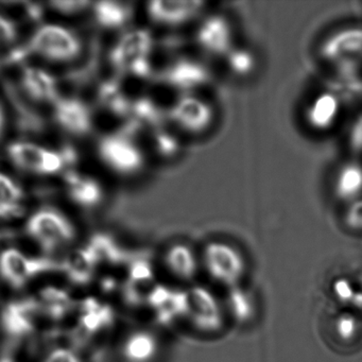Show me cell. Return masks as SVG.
I'll use <instances>...</instances> for the list:
<instances>
[{"label":"cell","mask_w":362,"mask_h":362,"mask_svg":"<svg viewBox=\"0 0 362 362\" xmlns=\"http://www.w3.org/2000/svg\"><path fill=\"white\" fill-rule=\"evenodd\" d=\"M93 11L97 22L103 28H120L129 20V10L126 6L114 1H100L95 4Z\"/></svg>","instance_id":"obj_24"},{"label":"cell","mask_w":362,"mask_h":362,"mask_svg":"<svg viewBox=\"0 0 362 362\" xmlns=\"http://www.w3.org/2000/svg\"><path fill=\"white\" fill-rule=\"evenodd\" d=\"M153 37L146 29H134L122 35L112 48L110 60L118 71L146 78L151 74L150 56Z\"/></svg>","instance_id":"obj_4"},{"label":"cell","mask_w":362,"mask_h":362,"mask_svg":"<svg viewBox=\"0 0 362 362\" xmlns=\"http://www.w3.org/2000/svg\"><path fill=\"white\" fill-rule=\"evenodd\" d=\"M188 315L194 328L205 334L219 332L224 324L223 309L217 296L204 286L188 291Z\"/></svg>","instance_id":"obj_11"},{"label":"cell","mask_w":362,"mask_h":362,"mask_svg":"<svg viewBox=\"0 0 362 362\" xmlns=\"http://www.w3.org/2000/svg\"><path fill=\"white\" fill-rule=\"evenodd\" d=\"M167 119L182 132L200 135L211 128L215 111L209 101L196 94H181L167 109Z\"/></svg>","instance_id":"obj_8"},{"label":"cell","mask_w":362,"mask_h":362,"mask_svg":"<svg viewBox=\"0 0 362 362\" xmlns=\"http://www.w3.org/2000/svg\"><path fill=\"white\" fill-rule=\"evenodd\" d=\"M26 207V192L7 173L0 171V222L7 223L20 219Z\"/></svg>","instance_id":"obj_19"},{"label":"cell","mask_w":362,"mask_h":362,"mask_svg":"<svg viewBox=\"0 0 362 362\" xmlns=\"http://www.w3.org/2000/svg\"><path fill=\"white\" fill-rule=\"evenodd\" d=\"M206 4L197 0H156L148 4V16L154 24L167 28L184 26L196 20Z\"/></svg>","instance_id":"obj_13"},{"label":"cell","mask_w":362,"mask_h":362,"mask_svg":"<svg viewBox=\"0 0 362 362\" xmlns=\"http://www.w3.org/2000/svg\"><path fill=\"white\" fill-rule=\"evenodd\" d=\"M202 259L209 276L228 288L238 286L247 270V262L243 253L234 245L224 241L207 243Z\"/></svg>","instance_id":"obj_5"},{"label":"cell","mask_w":362,"mask_h":362,"mask_svg":"<svg viewBox=\"0 0 362 362\" xmlns=\"http://www.w3.org/2000/svg\"><path fill=\"white\" fill-rule=\"evenodd\" d=\"M37 362H88V359L74 345H56L44 351Z\"/></svg>","instance_id":"obj_27"},{"label":"cell","mask_w":362,"mask_h":362,"mask_svg":"<svg viewBox=\"0 0 362 362\" xmlns=\"http://www.w3.org/2000/svg\"><path fill=\"white\" fill-rule=\"evenodd\" d=\"M6 126V116L5 112H4L3 107L0 105V137L3 135L4 130H5Z\"/></svg>","instance_id":"obj_33"},{"label":"cell","mask_w":362,"mask_h":362,"mask_svg":"<svg viewBox=\"0 0 362 362\" xmlns=\"http://www.w3.org/2000/svg\"><path fill=\"white\" fill-rule=\"evenodd\" d=\"M194 40L204 54L217 58H224L235 47L232 26L221 14L206 16L197 27Z\"/></svg>","instance_id":"obj_12"},{"label":"cell","mask_w":362,"mask_h":362,"mask_svg":"<svg viewBox=\"0 0 362 362\" xmlns=\"http://www.w3.org/2000/svg\"><path fill=\"white\" fill-rule=\"evenodd\" d=\"M98 153L105 166L122 175H133L145 166L141 148L124 136L107 135L98 145Z\"/></svg>","instance_id":"obj_10"},{"label":"cell","mask_w":362,"mask_h":362,"mask_svg":"<svg viewBox=\"0 0 362 362\" xmlns=\"http://www.w3.org/2000/svg\"><path fill=\"white\" fill-rule=\"evenodd\" d=\"M7 156L16 168L41 177L58 175L65 165L60 152L33 141H13L8 146Z\"/></svg>","instance_id":"obj_6"},{"label":"cell","mask_w":362,"mask_h":362,"mask_svg":"<svg viewBox=\"0 0 362 362\" xmlns=\"http://www.w3.org/2000/svg\"><path fill=\"white\" fill-rule=\"evenodd\" d=\"M228 71L238 77H247L253 73L256 67V59L253 52L245 48L234 47L226 57Z\"/></svg>","instance_id":"obj_25"},{"label":"cell","mask_w":362,"mask_h":362,"mask_svg":"<svg viewBox=\"0 0 362 362\" xmlns=\"http://www.w3.org/2000/svg\"><path fill=\"white\" fill-rule=\"evenodd\" d=\"M341 103L332 92H322L313 97L305 109L307 126L317 132L330 130L340 115Z\"/></svg>","instance_id":"obj_16"},{"label":"cell","mask_w":362,"mask_h":362,"mask_svg":"<svg viewBox=\"0 0 362 362\" xmlns=\"http://www.w3.org/2000/svg\"><path fill=\"white\" fill-rule=\"evenodd\" d=\"M21 82L27 96L35 103H54L60 98L58 80L41 67H25Z\"/></svg>","instance_id":"obj_18"},{"label":"cell","mask_w":362,"mask_h":362,"mask_svg":"<svg viewBox=\"0 0 362 362\" xmlns=\"http://www.w3.org/2000/svg\"><path fill=\"white\" fill-rule=\"evenodd\" d=\"M18 39V28L13 21L0 13V48L8 47Z\"/></svg>","instance_id":"obj_30"},{"label":"cell","mask_w":362,"mask_h":362,"mask_svg":"<svg viewBox=\"0 0 362 362\" xmlns=\"http://www.w3.org/2000/svg\"><path fill=\"white\" fill-rule=\"evenodd\" d=\"M25 236L35 252L52 259L75 247L78 228L61 211L54 209H40L27 217Z\"/></svg>","instance_id":"obj_1"},{"label":"cell","mask_w":362,"mask_h":362,"mask_svg":"<svg viewBox=\"0 0 362 362\" xmlns=\"http://www.w3.org/2000/svg\"><path fill=\"white\" fill-rule=\"evenodd\" d=\"M29 49L48 62L69 63L79 58L82 44L71 29L59 24H45L31 35Z\"/></svg>","instance_id":"obj_3"},{"label":"cell","mask_w":362,"mask_h":362,"mask_svg":"<svg viewBox=\"0 0 362 362\" xmlns=\"http://www.w3.org/2000/svg\"><path fill=\"white\" fill-rule=\"evenodd\" d=\"M320 56L325 62L339 65L362 58V28L341 29L324 40Z\"/></svg>","instance_id":"obj_14"},{"label":"cell","mask_w":362,"mask_h":362,"mask_svg":"<svg viewBox=\"0 0 362 362\" xmlns=\"http://www.w3.org/2000/svg\"><path fill=\"white\" fill-rule=\"evenodd\" d=\"M347 228L356 232H362V199L349 203L344 214Z\"/></svg>","instance_id":"obj_29"},{"label":"cell","mask_w":362,"mask_h":362,"mask_svg":"<svg viewBox=\"0 0 362 362\" xmlns=\"http://www.w3.org/2000/svg\"><path fill=\"white\" fill-rule=\"evenodd\" d=\"M54 116L61 129L75 136H83L92 130V113L80 99L60 97L54 103Z\"/></svg>","instance_id":"obj_15"},{"label":"cell","mask_w":362,"mask_h":362,"mask_svg":"<svg viewBox=\"0 0 362 362\" xmlns=\"http://www.w3.org/2000/svg\"><path fill=\"white\" fill-rule=\"evenodd\" d=\"M49 260L16 245L0 247V287L11 296L28 293Z\"/></svg>","instance_id":"obj_2"},{"label":"cell","mask_w":362,"mask_h":362,"mask_svg":"<svg viewBox=\"0 0 362 362\" xmlns=\"http://www.w3.org/2000/svg\"><path fill=\"white\" fill-rule=\"evenodd\" d=\"M92 5L86 1H54L52 3V9L66 16L80 13L84 11L88 6Z\"/></svg>","instance_id":"obj_31"},{"label":"cell","mask_w":362,"mask_h":362,"mask_svg":"<svg viewBox=\"0 0 362 362\" xmlns=\"http://www.w3.org/2000/svg\"><path fill=\"white\" fill-rule=\"evenodd\" d=\"M0 362H16L12 360V358L8 357L6 360H0Z\"/></svg>","instance_id":"obj_34"},{"label":"cell","mask_w":362,"mask_h":362,"mask_svg":"<svg viewBox=\"0 0 362 362\" xmlns=\"http://www.w3.org/2000/svg\"><path fill=\"white\" fill-rule=\"evenodd\" d=\"M163 83L180 94H194L213 81V71L202 61L181 56L170 61L162 73Z\"/></svg>","instance_id":"obj_9"},{"label":"cell","mask_w":362,"mask_h":362,"mask_svg":"<svg viewBox=\"0 0 362 362\" xmlns=\"http://www.w3.org/2000/svg\"><path fill=\"white\" fill-rule=\"evenodd\" d=\"M349 141V146L354 151H362V116H359L351 126Z\"/></svg>","instance_id":"obj_32"},{"label":"cell","mask_w":362,"mask_h":362,"mask_svg":"<svg viewBox=\"0 0 362 362\" xmlns=\"http://www.w3.org/2000/svg\"><path fill=\"white\" fill-rule=\"evenodd\" d=\"M228 296H226V305L230 309V315L236 321L240 323H247L255 313V303L249 291L241 287L228 288Z\"/></svg>","instance_id":"obj_23"},{"label":"cell","mask_w":362,"mask_h":362,"mask_svg":"<svg viewBox=\"0 0 362 362\" xmlns=\"http://www.w3.org/2000/svg\"><path fill=\"white\" fill-rule=\"evenodd\" d=\"M362 194V166L356 162L343 164L334 181V198L340 202L351 203Z\"/></svg>","instance_id":"obj_22"},{"label":"cell","mask_w":362,"mask_h":362,"mask_svg":"<svg viewBox=\"0 0 362 362\" xmlns=\"http://www.w3.org/2000/svg\"><path fill=\"white\" fill-rule=\"evenodd\" d=\"M164 264L170 274L182 281H192L198 274V257L185 243L170 245L165 252Z\"/></svg>","instance_id":"obj_21"},{"label":"cell","mask_w":362,"mask_h":362,"mask_svg":"<svg viewBox=\"0 0 362 362\" xmlns=\"http://www.w3.org/2000/svg\"><path fill=\"white\" fill-rule=\"evenodd\" d=\"M149 302L160 322H173L188 315V291L160 286L152 290Z\"/></svg>","instance_id":"obj_17"},{"label":"cell","mask_w":362,"mask_h":362,"mask_svg":"<svg viewBox=\"0 0 362 362\" xmlns=\"http://www.w3.org/2000/svg\"><path fill=\"white\" fill-rule=\"evenodd\" d=\"M153 147L160 158H173L181 152L182 141L175 133L160 127L154 130Z\"/></svg>","instance_id":"obj_26"},{"label":"cell","mask_w":362,"mask_h":362,"mask_svg":"<svg viewBox=\"0 0 362 362\" xmlns=\"http://www.w3.org/2000/svg\"><path fill=\"white\" fill-rule=\"evenodd\" d=\"M160 349L158 334L144 326H133L118 332L113 340L116 362H156Z\"/></svg>","instance_id":"obj_7"},{"label":"cell","mask_w":362,"mask_h":362,"mask_svg":"<svg viewBox=\"0 0 362 362\" xmlns=\"http://www.w3.org/2000/svg\"><path fill=\"white\" fill-rule=\"evenodd\" d=\"M334 329L339 338L342 339L343 341L351 340L357 334V321L353 315L344 313L337 319Z\"/></svg>","instance_id":"obj_28"},{"label":"cell","mask_w":362,"mask_h":362,"mask_svg":"<svg viewBox=\"0 0 362 362\" xmlns=\"http://www.w3.org/2000/svg\"><path fill=\"white\" fill-rule=\"evenodd\" d=\"M67 194L82 209H92L103 202V188L98 181L82 173H69L66 180Z\"/></svg>","instance_id":"obj_20"}]
</instances>
